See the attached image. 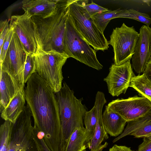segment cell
I'll return each mask as SVG.
<instances>
[{"label": "cell", "instance_id": "cell-1", "mask_svg": "<svg viewBox=\"0 0 151 151\" xmlns=\"http://www.w3.org/2000/svg\"><path fill=\"white\" fill-rule=\"evenodd\" d=\"M27 83L25 97L33 118L35 129L43 134L45 142L51 151H61V127L55 93L36 73Z\"/></svg>", "mask_w": 151, "mask_h": 151}, {"label": "cell", "instance_id": "cell-2", "mask_svg": "<svg viewBox=\"0 0 151 151\" xmlns=\"http://www.w3.org/2000/svg\"><path fill=\"white\" fill-rule=\"evenodd\" d=\"M73 1L58 0L55 12L48 17H32L37 46V52L54 51L66 54L63 40L69 15V6Z\"/></svg>", "mask_w": 151, "mask_h": 151}, {"label": "cell", "instance_id": "cell-3", "mask_svg": "<svg viewBox=\"0 0 151 151\" xmlns=\"http://www.w3.org/2000/svg\"><path fill=\"white\" fill-rule=\"evenodd\" d=\"M55 94L61 127V151H65L70 136L75 129L84 127L83 122L87 109L82 103L83 99H77L73 91L65 82L60 90Z\"/></svg>", "mask_w": 151, "mask_h": 151}, {"label": "cell", "instance_id": "cell-4", "mask_svg": "<svg viewBox=\"0 0 151 151\" xmlns=\"http://www.w3.org/2000/svg\"><path fill=\"white\" fill-rule=\"evenodd\" d=\"M87 0H74L69 6V14L82 38L96 51L108 49L109 41L84 8Z\"/></svg>", "mask_w": 151, "mask_h": 151}, {"label": "cell", "instance_id": "cell-5", "mask_svg": "<svg viewBox=\"0 0 151 151\" xmlns=\"http://www.w3.org/2000/svg\"><path fill=\"white\" fill-rule=\"evenodd\" d=\"M34 56L36 73L55 93L59 91L62 87V68L69 57L54 51H38Z\"/></svg>", "mask_w": 151, "mask_h": 151}, {"label": "cell", "instance_id": "cell-6", "mask_svg": "<svg viewBox=\"0 0 151 151\" xmlns=\"http://www.w3.org/2000/svg\"><path fill=\"white\" fill-rule=\"evenodd\" d=\"M65 54L86 65L100 70L103 68L97 58L96 51L80 36L69 14L66 22L63 40Z\"/></svg>", "mask_w": 151, "mask_h": 151}, {"label": "cell", "instance_id": "cell-7", "mask_svg": "<svg viewBox=\"0 0 151 151\" xmlns=\"http://www.w3.org/2000/svg\"><path fill=\"white\" fill-rule=\"evenodd\" d=\"M32 116L27 105L14 124L7 151H41L39 140L32 125Z\"/></svg>", "mask_w": 151, "mask_h": 151}, {"label": "cell", "instance_id": "cell-8", "mask_svg": "<svg viewBox=\"0 0 151 151\" xmlns=\"http://www.w3.org/2000/svg\"><path fill=\"white\" fill-rule=\"evenodd\" d=\"M139 35L134 26L129 27L124 23L113 29L109 43L113 47L114 64L120 65L132 59Z\"/></svg>", "mask_w": 151, "mask_h": 151}, {"label": "cell", "instance_id": "cell-9", "mask_svg": "<svg viewBox=\"0 0 151 151\" xmlns=\"http://www.w3.org/2000/svg\"><path fill=\"white\" fill-rule=\"evenodd\" d=\"M27 54L14 32L5 58L0 64V70L8 73L14 81L23 88L25 83L24 72Z\"/></svg>", "mask_w": 151, "mask_h": 151}, {"label": "cell", "instance_id": "cell-10", "mask_svg": "<svg viewBox=\"0 0 151 151\" xmlns=\"http://www.w3.org/2000/svg\"><path fill=\"white\" fill-rule=\"evenodd\" d=\"M106 106L119 114L127 122L151 114V102L142 96L118 99Z\"/></svg>", "mask_w": 151, "mask_h": 151}, {"label": "cell", "instance_id": "cell-11", "mask_svg": "<svg viewBox=\"0 0 151 151\" xmlns=\"http://www.w3.org/2000/svg\"><path fill=\"white\" fill-rule=\"evenodd\" d=\"M109 70L108 76L104 79L107 84L109 93L113 96L125 93L134 75L130 60L119 65L113 64Z\"/></svg>", "mask_w": 151, "mask_h": 151}, {"label": "cell", "instance_id": "cell-12", "mask_svg": "<svg viewBox=\"0 0 151 151\" xmlns=\"http://www.w3.org/2000/svg\"><path fill=\"white\" fill-rule=\"evenodd\" d=\"M9 25L12 27L22 43L27 54L34 56L37 46L34 34V25L32 17L24 13L11 16Z\"/></svg>", "mask_w": 151, "mask_h": 151}, {"label": "cell", "instance_id": "cell-13", "mask_svg": "<svg viewBox=\"0 0 151 151\" xmlns=\"http://www.w3.org/2000/svg\"><path fill=\"white\" fill-rule=\"evenodd\" d=\"M151 28L143 25L139 29L134 53L132 58V67L138 75L143 73L147 64L151 61Z\"/></svg>", "mask_w": 151, "mask_h": 151}, {"label": "cell", "instance_id": "cell-14", "mask_svg": "<svg viewBox=\"0 0 151 151\" xmlns=\"http://www.w3.org/2000/svg\"><path fill=\"white\" fill-rule=\"evenodd\" d=\"M106 102L104 93L98 91L96 94L95 106L97 116V122L94 132L92 138L86 145L90 151H102L106 147L108 143L104 144L102 142L108 139L109 136L104 128L102 120V111L103 107Z\"/></svg>", "mask_w": 151, "mask_h": 151}, {"label": "cell", "instance_id": "cell-15", "mask_svg": "<svg viewBox=\"0 0 151 151\" xmlns=\"http://www.w3.org/2000/svg\"><path fill=\"white\" fill-rule=\"evenodd\" d=\"M58 0H24L22 1V8L25 13L32 17L42 18L48 17L56 11Z\"/></svg>", "mask_w": 151, "mask_h": 151}, {"label": "cell", "instance_id": "cell-16", "mask_svg": "<svg viewBox=\"0 0 151 151\" xmlns=\"http://www.w3.org/2000/svg\"><path fill=\"white\" fill-rule=\"evenodd\" d=\"M127 122L123 132L113 140V143L127 135L139 138L151 135V114Z\"/></svg>", "mask_w": 151, "mask_h": 151}, {"label": "cell", "instance_id": "cell-17", "mask_svg": "<svg viewBox=\"0 0 151 151\" xmlns=\"http://www.w3.org/2000/svg\"><path fill=\"white\" fill-rule=\"evenodd\" d=\"M24 89L17 84L7 72L0 70V112L1 113L20 91Z\"/></svg>", "mask_w": 151, "mask_h": 151}, {"label": "cell", "instance_id": "cell-18", "mask_svg": "<svg viewBox=\"0 0 151 151\" xmlns=\"http://www.w3.org/2000/svg\"><path fill=\"white\" fill-rule=\"evenodd\" d=\"M102 120L106 132L110 136L114 137L123 132L127 122L120 114L106 106L102 114Z\"/></svg>", "mask_w": 151, "mask_h": 151}, {"label": "cell", "instance_id": "cell-19", "mask_svg": "<svg viewBox=\"0 0 151 151\" xmlns=\"http://www.w3.org/2000/svg\"><path fill=\"white\" fill-rule=\"evenodd\" d=\"M25 101L24 89H23L18 92L1 113V118L14 124L25 108Z\"/></svg>", "mask_w": 151, "mask_h": 151}, {"label": "cell", "instance_id": "cell-20", "mask_svg": "<svg viewBox=\"0 0 151 151\" xmlns=\"http://www.w3.org/2000/svg\"><path fill=\"white\" fill-rule=\"evenodd\" d=\"M128 9L119 8L117 9L101 13H98L91 16L94 23L101 32H104L111 20L116 18H128Z\"/></svg>", "mask_w": 151, "mask_h": 151}, {"label": "cell", "instance_id": "cell-21", "mask_svg": "<svg viewBox=\"0 0 151 151\" xmlns=\"http://www.w3.org/2000/svg\"><path fill=\"white\" fill-rule=\"evenodd\" d=\"M86 138L84 127L76 128L70 136L65 151H82L86 149Z\"/></svg>", "mask_w": 151, "mask_h": 151}, {"label": "cell", "instance_id": "cell-22", "mask_svg": "<svg viewBox=\"0 0 151 151\" xmlns=\"http://www.w3.org/2000/svg\"><path fill=\"white\" fill-rule=\"evenodd\" d=\"M130 87L151 101V81L144 73L133 76Z\"/></svg>", "mask_w": 151, "mask_h": 151}, {"label": "cell", "instance_id": "cell-23", "mask_svg": "<svg viewBox=\"0 0 151 151\" xmlns=\"http://www.w3.org/2000/svg\"><path fill=\"white\" fill-rule=\"evenodd\" d=\"M83 122L86 135V147L87 144L93 136L97 124L96 110L95 105L91 110L86 112L84 117Z\"/></svg>", "mask_w": 151, "mask_h": 151}, {"label": "cell", "instance_id": "cell-24", "mask_svg": "<svg viewBox=\"0 0 151 151\" xmlns=\"http://www.w3.org/2000/svg\"><path fill=\"white\" fill-rule=\"evenodd\" d=\"M14 124L8 121L5 122L0 127V151H7L10 144Z\"/></svg>", "mask_w": 151, "mask_h": 151}, {"label": "cell", "instance_id": "cell-25", "mask_svg": "<svg viewBox=\"0 0 151 151\" xmlns=\"http://www.w3.org/2000/svg\"><path fill=\"white\" fill-rule=\"evenodd\" d=\"M35 73H36V68L34 56L27 54L24 72V79L25 83H27L30 77Z\"/></svg>", "mask_w": 151, "mask_h": 151}, {"label": "cell", "instance_id": "cell-26", "mask_svg": "<svg viewBox=\"0 0 151 151\" xmlns=\"http://www.w3.org/2000/svg\"><path fill=\"white\" fill-rule=\"evenodd\" d=\"M128 19H132L142 22L149 26L151 24V18L148 14L141 13L133 9H128Z\"/></svg>", "mask_w": 151, "mask_h": 151}, {"label": "cell", "instance_id": "cell-27", "mask_svg": "<svg viewBox=\"0 0 151 151\" xmlns=\"http://www.w3.org/2000/svg\"><path fill=\"white\" fill-rule=\"evenodd\" d=\"M10 29L4 41L1 50L0 51V64H1L5 56L13 36L14 33L13 27L10 26Z\"/></svg>", "mask_w": 151, "mask_h": 151}, {"label": "cell", "instance_id": "cell-28", "mask_svg": "<svg viewBox=\"0 0 151 151\" xmlns=\"http://www.w3.org/2000/svg\"><path fill=\"white\" fill-rule=\"evenodd\" d=\"M84 8L91 16L98 13H101L109 11L108 9L99 6L92 1L90 4H86L85 5Z\"/></svg>", "mask_w": 151, "mask_h": 151}, {"label": "cell", "instance_id": "cell-29", "mask_svg": "<svg viewBox=\"0 0 151 151\" xmlns=\"http://www.w3.org/2000/svg\"><path fill=\"white\" fill-rule=\"evenodd\" d=\"M9 21V20L6 19L4 20L1 21H0V50H1L4 40L10 29Z\"/></svg>", "mask_w": 151, "mask_h": 151}, {"label": "cell", "instance_id": "cell-30", "mask_svg": "<svg viewBox=\"0 0 151 151\" xmlns=\"http://www.w3.org/2000/svg\"><path fill=\"white\" fill-rule=\"evenodd\" d=\"M137 151H151V135L143 138V142L139 146Z\"/></svg>", "mask_w": 151, "mask_h": 151}, {"label": "cell", "instance_id": "cell-31", "mask_svg": "<svg viewBox=\"0 0 151 151\" xmlns=\"http://www.w3.org/2000/svg\"><path fill=\"white\" fill-rule=\"evenodd\" d=\"M109 151H134L132 150L130 147L125 146H120L114 145L110 148Z\"/></svg>", "mask_w": 151, "mask_h": 151}, {"label": "cell", "instance_id": "cell-32", "mask_svg": "<svg viewBox=\"0 0 151 151\" xmlns=\"http://www.w3.org/2000/svg\"><path fill=\"white\" fill-rule=\"evenodd\" d=\"M40 145L41 151H51L45 142L43 138H38Z\"/></svg>", "mask_w": 151, "mask_h": 151}, {"label": "cell", "instance_id": "cell-33", "mask_svg": "<svg viewBox=\"0 0 151 151\" xmlns=\"http://www.w3.org/2000/svg\"><path fill=\"white\" fill-rule=\"evenodd\" d=\"M143 73L151 81V61L147 64Z\"/></svg>", "mask_w": 151, "mask_h": 151}, {"label": "cell", "instance_id": "cell-34", "mask_svg": "<svg viewBox=\"0 0 151 151\" xmlns=\"http://www.w3.org/2000/svg\"><path fill=\"white\" fill-rule=\"evenodd\" d=\"M150 54L151 56V42L150 43Z\"/></svg>", "mask_w": 151, "mask_h": 151}, {"label": "cell", "instance_id": "cell-35", "mask_svg": "<svg viewBox=\"0 0 151 151\" xmlns=\"http://www.w3.org/2000/svg\"><path fill=\"white\" fill-rule=\"evenodd\" d=\"M86 148L84 149L82 151H87L86 150Z\"/></svg>", "mask_w": 151, "mask_h": 151}]
</instances>
